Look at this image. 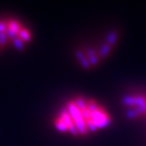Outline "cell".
I'll list each match as a JSON object with an SVG mask.
<instances>
[{
  "label": "cell",
  "mask_w": 146,
  "mask_h": 146,
  "mask_svg": "<svg viewBox=\"0 0 146 146\" xmlns=\"http://www.w3.org/2000/svg\"><path fill=\"white\" fill-rule=\"evenodd\" d=\"M73 136H86L105 130L113 123L112 114L107 107L94 98L77 96L61 109L56 119Z\"/></svg>",
  "instance_id": "6da1fadb"
},
{
  "label": "cell",
  "mask_w": 146,
  "mask_h": 146,
  "mask_svg": "<svg viewBox=\"0 0 146 146\" xmlns=\"http://www.w3.org/2000/svg\"><path fill=\"white\" fill-rule=\"evenodd\" d=\"M119 40L120 34L118 31L113 30L108 32L103 40L98 42V45L88 47L85 51L80 49L76 50L74 52L75 58L83 69H91L92 67H96L114 53Z\"/></svg>",
  "instance_id": "7a4b0ae2"
},
{
  "label": "cell",
  "mask_w": 146,
  "mask_h": 146,
  "mask_svg": "<svg viewBox=\"0 0 146 146\" xmlns=\"http://www.w3.org/2000/svg\"><path fill=\"white\" fill-rule=\"evenodd\" d=\"M121 105L129 120L146 123V91L128 92L122 98Z\"/></svg>",
  "instance_id": "3957f363"
},
{
  "label": "cell",
  "mask_w": 146,
  "mask_h": 146,
  "mask_svg": "<svg viewBox=\"0 0 146 146\" xmlns=\"http://www.w3.org/2000/svg\"><path fill=\"white\" fill-rule=\"evenodd\" d=\"M18 38L21 40H23V42H29L32 36H31L30 32H29L27 29H23V27H21V30L18 33Z\"/></svg>",
  "instance_id": "277c9868"
},
{
  "label": "cell",
  "mask_w": 146,
  "mask_h": 146,
  "mask_svg": "<svg viewBox=\"0 0 146 146\" xmlns=\"http://www.w3.org/2000/svg\"><path fill=\"white\" fill-rule=\"evenodd\" d=\"M7 25H8V27L10 29V30L14 31L15 33H19V31L21 30V25H19V23L16 21H14V19H10L9 21H7Z\"/></svg>",
  "instance_id": "5b68a950"
},
{
  "label": "cell",
  "mask_w": 146,
  "mask_h": 146,
  "mask_svg": "<svg viewBox=\"0 0 146 146\" xmlns=\"http://www.w3.org/2000/svg\"><path fill=\"white\" fill-rule=\"evenodd\" d=\"M12 43H13L14 47H15L18 51H21V50H23V49H25V42H23V40L19 39L18 36H17V38H15V39L12 41Z\"/></svg>",
  "instance_id": "8992f818"
},
{
  "label": "cell",
  "mask_w": 146,
  "mask_h": 146,
  "mask_svg": "<svg viewBox=\"0 0 146 146\" xmlns=\"http://www.w3.org/2000/svg\"><path fill=\"white\" fill-rule=\"evenodd\" d=\"M5 34H6L7 38H9V39H12V40H14L15 38H17V36H18L17 33H15L14 31L10 30L9 27H7V30H6V32H5Z\"/></svg>",
  "instance_id": "52a82bcc"
},
{
  "label": "cell",
  "mask_w": 146,
  "mask_h": 146,
  "mask_svg": "<svg viewBox=\"0 0 146 146\" xmlns=\"http://www.w3.org/2000/svg\"><path fill=\"white\" fill-rule=\"evenodd\" d=\"M7 36L5 33H1L0 34V46H4L7 43Z\"/></svg>",
  "instance_id": "ba28073f"
},
{
  "label": "cell",
  "mask_w": 146,
  "mask_h": 146,
  "mask_svg": "<svg viewBox=\"0 0 146 146\" xmlns=\"http://www.w3.org/2000/svg\"><path fill=\"white\" fill-rule=\"evenodd\" d=\"M7 27H8V25H7V21H0V34H1V33L6 32Z\"/></svg>",
  "instance_id": "9c48e42d"
}]
</instances>
